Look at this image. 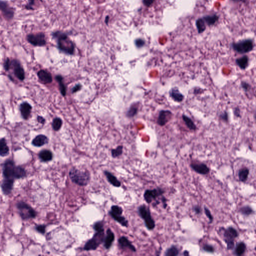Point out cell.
<instances>
[{
  "mask_svg": "<svg viewBox=\"0 0 256 256\" xmlns=\"http://www.w3.org/2000/svg\"><path fill=\"white\" fill-rule=\"evenodd\" d=\"M17 207L20 215L23 220L33 219L36 217V212L26 203L19 202L17 204Z\"/></svg>",
  "mask_w": 256,
  "mask_h": 256,
  "instance_id": "cell-8",
  "label": "cell"
},
{
  "mask_svg": "<svg viewBox=\"0 0 256 256\" xmlns=\"http://www.w3.org/2000/svg\"><path fill=\"white\" fill-rule=\"evenodd\" d=\"M29 43L35 47H43L46 45L45 34L43 32L29 34L26 36Z\"/></svg>",
  "mask_w": 256,
  "mask_h": 256,
  "instance_id": "cell-9",
  "label": "cell"
},
{
  "mask_svg": "<svg viewBox=\"0 0 256 256\" xmlns=\"http://www.w3.org/2000/svg\"><path fill=\"white\" fill-rule=\"evenodd\" d=\"M118 243L119 246L123 249H128L134 252H135L136 251L135 247L132 245L131 242H130L126 237H124V236L121 237L119 239Z\"/></svg>",
  "mask_w": 256,
  "mask_h": 256,
  "instance_id": "cell-15",
  "label": "cell"
},
{
  "mask_svg": "<svg viewBox=\"0 0 256 256\" xmlns=\"http://www.w3.org/2000/svg\"><path fill=\"white\" fill-rule=\"evenodd\" d=\"M11 64L14 68V71L15 76L21 81L25 79V72L20 62L17 60H13L11 61Z\"/></svg>",
  "mask_w": 256,
  "mask_h": 256,
  "instance_id": "cell-14",
  "label": "cell"
},
{
  "mask_svg": "<svg viewBox=\"0 0 256 256\" xmlns=\"http://www.w3.org/2000/svg\"><path fill=\"white\" fill-rule=\"evenodd\" d=\"M123 153V146H119L116 149H113L112 150V157L113 158H117L121 156Z\"/></svg>",
  "mask_w": 256,
  "mask_h": 256,
  "instance_id": "cell-38",
  "label": "cell"
},
{
  "mask_svg": "<svg viewBox=\"0 0 256 256\" xmlns=\"http://www.w3.org/2000/svg\"><path fill=\"white\" fill-rule=\"evenodd\" d=\"M40 1L43 2V0H28V3L25 5V9L28 11L35 10L37 2Z\"/></svg>",
  "mask_w": 256,
  "mask_h": 256,
  "instance_id": "cell-33",
  "label": "cell"
},
{
  "mask_svg": "<svg viewBox=\"0 0 256 256\" xmlns=\"http://www.w3.org/2000/svg\"><path fill=\"white\" fill-rule=\"evenodd\" d=\"M203 19L208 25L211 26V25H214L218 20L219 17H218L216 15H214L207 16L204 17Z\"/></svg>",
  "mask_w": 256,
  "mask_h": 256,
  "instance_id": "cell-31",
  "label": "cell"
},
{
  "mask_svg": "<svg viewBox=\"0 0 256 256\" xmlns=\"http://www.w3.org/2000/svg\"><path fill=\"white\" fill-rule=\"evenodd\" d=\"M239 236V233L236 229L233 227H229L224 229L223 237L224 241L227 244L228 250H232L235 248V239Z\"/></svg>",
  "mask_w": 256,
  "mask_h": 256,
  "instance_id": "cell-6",
  "label": "cell"
},
{
  "mask_svg": "<svg viewBox=\"0 0 256 256\" xmlns=\"http://www.w3.org/2000/svg\"><path fill=\"white\" fill-rule=\"evenodd\" d=\"M39 158L43 162H47L51 161L53 159V154L48 150H43L40 152Z\"/></svg>",
  "mask_w": 256,
  "mask_h": 256,
  "instance_id": "cell-24",
  "label": "cell"
},
{
  "mask_svg": "<svg viewBox=\"0 0 256 256\" xmlns=\"http://www.w3.org/2000/svg\"><path fill=\"white\" fill-rule=\"evenodd\" d=\"M182 119L186 125L188 129L192 131H196L197 130V127L195 124L194 123L192 119L185 115H182Z\"/></svg>",
  "mask_w": 256,
  "mask_h": 256,
  "instance_id": "cell-28",
  "label": "cell"
},
{
  "mask_svg": "<svg viewBox=\"0 0 256 256\" xmlns=\"http://www.w3.org/2000/svg\"><path fill=\"white\" fill-rule=\"evenodd\" d=\"M104 224L103 221H98L94 224L93 228H94V230L96 232L104 230Z\"/></svg>",
  "mask_w": 256,
  "mask_h": 256,
  "instance_id": "cell-39",
  "label": "cell"
},
{
  "mask_svg": "<svg viewBox=\"0 0 256 256\" xmlns=\"http://www.w3.org/2000/svg\"><path fill=\"white\" fill-rule=\"evenodd\" d=\"M135 44L138 48H141L145 45V41L142 39H137L135 41Z\"/></svg>",
  "mask_w": 256,
  "mask_h": 256,
  "instance_id": "cell-46",
  "label": "cell"
},
{
  "mask_svg": "<svg viewBox=\"0 0 256 256\" xmlns=\"http://www.w3.org/2000/svg\"><path fill=\"white\" fill-rule=\"evenodd\" d=\"M236 63L241 69H246L249 66V58L247 56H244L236 60Z\"/></svg>",
  "mask_w": 256,
  "mask_h": 256,
  "instance_id": "cell-22",
  "label": "cell"
},
{
  "mask_svg": "<svg viewBox=\"0 0 256 256\" xmlns=\"http://www.w3.org/2000/svg\"><path fill=\"white\" fill-rule=\"evenodd\" d=\"M239 212L244 216H249L254 213V211L250 206L247 205L243 206L240 209Z\"/></svg>",
  "mask_w": 256,
  "mask_h": 256,
  "instance_id": "cell-32",
  "label": "cell"
},
{
  "mask_svg": "<svg viewBox=\"0 0 256 256\" xmlns=\"http://www.w3.org/2000/svg\"><path fill=\"white\" fill-rule=\"evenodd\" d=\"M46 226L44 225H41L37 226L36 229L38 232L41 233L42 234H44L46 232Z\"/></svg>",
  "mask_w": 256,
  "mask_h": 256,
  "instance_id": "cell-44",
  "label": "cell"
},
{
  "mask_svg": "<svg viewBox=\"0 0 256 256\" xmlns=\"http://www.w3.org/2000/svg\"><path fill=\"white\" fill-rule=\"evenodd\" d=\"M0 12L5 20L12 21L15 14V9L10 5L8 2L0 0Z\"/></svg>",
  "mask_w": 256,
  "mask_h": 256,
  "instance_id": "cell-10",
  "label": "cell"
},
{
  "mask_svg": "<svg viewBox=\"0 0 256 256\" xmlns=\"http://www.w3.org/2000/svg\"><path fill=\"white\" fill-rule=\"evenodd\" d=\"M81 88V85H77V86H76L73 89V93H75V92L78 91L80 90Z\"/></svg>",
  "mask_w": 256,
  "mask_h": 256,
  "instance_id": "cell-51",
  "label": "cell"
},
{
  "mask_svg": "<svg viewBox=\"0 0 256 256\" xmlns=\"http://www.w3.org/2000/svg\"><path fill=\"white\" fill-rule=\"evenodd\" d=\"M52 36L57 39L60 50L68 54H73L75 49L74 45L67 35L60 32H56L53 33Z\"/></svg>",
  "mask_w": 256,
  "mask_h": 256,
  "instance_id": "cell-3",
  "label": "cell"
},
{
  "mask_svg": "<svg viewBox=\"0 0 256 256\" xmlns=\"http://www.w3.org/2000/svg\"><path fill=\"white\" fill-rule=\"evenodd\" d=\"M202 249H203V250L204 251H205V252H207L213 253H214V252H215L214 247H213L212 245L207 244L204 245V246H203Z\"/></svg>",
  "mask_w": 256,
  "mask_h": 256,
  "instance_id": "cell-41",
  "label": "cell"
},
{
  "mask_svg": "<svg viewBox=\"0 0 256 256\" xmlns=\"http://www.w3.org/2000/svg\"><path fill=\"white\" fill-rule=\"evenodd\" d=\"M110 215L114 220L118 222L122 226L127 227L128 226V221L124 217L122 216V215H114V214H110Z\"/></svg>",
  "mask_w": 256,
  "mask_h": 256,
  "instance_id": "cell-29",
  "label": "cell"
},
{
  "mask_svg": "<svg viewBox=\"0 0 256 256\" xmlns=\"http://www.w3.org/2000/svg\"><path fill=\"white\" fill-rule=\"evenodd\" d=\"M38 121L39 122V123H40L44 124L45 122V119L43 118L42 117H41V116H39V117H38L37 119Z\"/></svg>",
  "mask_w": 256,
  "mask_h": 256,
  "instance_id": "cell-52",
  "label": "cell"
},
{
  "mask_svg": "<svg viewBox=\"0 0 256 256\" xmlns=\"http://www.w3.org/2000/svg\"><path fill=\"white\" fill-rule=\"evenodd\" d=\"M179 254V250L175 245H172L167 249L165 252V256H176Z\"/></svg>",
  "mask_w": 256,
  "mask_h": 256,
  "instance_id": "cell-30",
  "label": "cell"
},
{
  "mask_svg": "<svg viewBox=\"0 0 256 256\" xmlns=\"http://www.w3.org/2000/svg\"><path fill=\"white\" fill-rule=\"evenodd\" d=\"M234 113L237 117H240V110L239 108H236L234 111Z\"/></svg>",
  "mask_w": 256,
  "mask_h": 256,
  "instance_id": "cell-50",
  "label": "cell"
},
{
  "mask_svg": "<svg viewBox=\"0 0 256 256\" xmlns=\"http://www.w3.org/2000/svg\"><path fill=\"white\" fill-rule=\"evenodd\" d=\"M48 143V138L43 135L37 136L33 139L32 141V144L36 147H41Z\"/></svg>",
  "mask_w": 256,
  "mask_h": 256,
  "instance_id": "cell-21",
  "label": "cell"
},
{
  "mask_svg": "<svg viewBox=\"0 0 256 256\" xmlns=\"http://www.w3.org/2000/svg\"><path fill=\"white\" fill-rule=\"evenodd\" d=\"M254 47L253 41L252 40H243L232 44V48L235 51L240 54L249 53Z\"/></svg>",
  "mask_w": 256,
  "mask_h": 256,
  "instance_id": "cell-7",
  "label": "cell"
},
{
  "mask_svg": "<svg viewBox=\"0 0 256 256\" xmlns=\"http://www.w3.org/2000/svg\"><path fill=\"white\" fill-rule=\"evenodd\" d=\"M183 255H184V256H188V255H189V251H184V253H183Z\"/></svg>",
  "mask_w": 256,
  "mask_h": 256,
  "instance_id": "cell-54",
  "label": "cell"
},
{
  "mask_svg": "<svg viewBox=\"0 0 256 256\" xmlns=\"http://www.w3.org/2000/svg\"><path fill=\"white\" fill-rule=\"evenodd\" d=\"M123 214V209L120 206L114 205L111 207V211H110L109 214H114L116 215H122Z\"/></svg>",
  "mask_w": 256,
  "mask_h": 256,
  "instance_id": "cell-36",
  "label": "cell"
},
{
  "mask_svg": "<svg viewBox=\"0 0 256 256\" xmlns=\"http://www.w3.org/2000/svg\"><path fill=\"white\" fill-rule=\"evenodd\" d=\"M155 0H143V3L147 7L151 6L154 3Z\"/></svg>",
  "mask_w": 256,
  "mask_h": 256,
  "instance_id": "cell-48",
  "label": "cell"
},
{
  "mask_svg": "<svg viewBox=\"0 0 256 256\" xmlns=\"http://www.w3.org/2000/svg\"><path fill=\"white\" fill-rule=\"evenodd\" d=\"M11 65V61L8 58L7 60L6 61L4 64V68L6 71H8L10 68Z\"/></svg>",
  "mask_w": 256,
  "mask_h": 256,
  "instance_id": "cell-47",
  "label": "cell"
},
{
  "mask_svg": "<svg viewBox=\"0 0 256 256\" xmlns=\"http://www.w3.org/2000/svg\"><path fill=\"white\" fill-rule=\"evenodd\" d=\"M234 254L236 256H242L244 255L246 252V244L244 242H240L237 244V245L234 248Z\"/></svg>",
  "mask_w": 256,
  "mask_h": 256,
  "instance_id": "cell-26",
  "label": "cell"
},
{
  "mask_svg": "<svg viewBox=\"0 0 256 256\" xmlns=\"http://www.w3.org/2000/svg\"><path fill=\"white\" fill-rule=\"evenodd\" d=\"M62 121L61 119L56 118L53 120L52 127H53V129L56 131H59L62 127Z\"/></svg>",
  "mask_w": 256,
  "mask_h": 256,
  "instance_id": "cell-37",
  "label": "cell"
},
{
  "mask_svg": "<svg viewBox=\"0 0 256 256\" xmlns=\"http://www.w3.org/2000/svg\"><path fill=\"white\" fill-rule=\"evenodd\" d=\"M70 178L74 183L80 186H85L90 181V174L86 170L73 168L69 172Z\"/></svg>",
  "mask_w": 256,
  "mask_h": 256,
  "instance_id": "cell-2",
  "label": "cell"
},
{
  "mask_svg": "<svg viewBox=\"0 0 256 256\" xmlns=\"http://www.w3.org/2000/svg\"><path fill=\"white\" fill-rule=\"evenodd\" d=\"M173 114L169 110H161L159 113L157 124L160 126H164L172 118Z\"/></svg>",
  "mask_w": 256,
  "mask_h": 256,
  "instance_id": "cell-12",
  "label": "cell"
},
{
  "mask_svg": "<svg viewBox=\"0 0 256 256\" xmlns=\"http://www.w3.org/2000/svg\"><path fill=\"white\" fill-rule=\"evenodd\" d=\"M14 180L13 179H5L3 181L1 185L2 190L4 194L9 195L11 193L13 190Z\"/></svg>",
  "mask_w": 256,
  "mask_h": 256,
  "instance_id": "cell-18",
  "label": "cell"
},
{
  "mask_svg": "<svg viewBox=\"0 0 256 256\" xmlns=\"http://www.w3.org/2000/svg\"><path fill=\"white\" fill-rule=\"evenodd\" d=\"M204 209L205 215H206V216H207V217L209 220V223L210 224V223H212L213 221V220H214V218H213V215L211 214V211H210V210H209L207 207H206V206H204Z\"/></svg>",
  "mask_w": 256,
  "mask_h": 256,
  "instance_id": "cell-40",
  "label": "cell"
},
{
  "mask_svg": "<svg viewBox=\"0 0 256 256\" xmlns=\"http://www.w3.org/2000/svg\"><path fill=\"white\" fill-rule=\"evenodd\" d=\"M3 175L5 179H21L26 176V172L24 168L16 166L14 161L8 160L4 164Z\"/></svg>",
  "mask_w": 256,
  "mask_h": 256,
  "instance_id": "cell-1",
  "label": "cell"
},
{
  "mask_svg": "<svg viewBox=\"0 0 256 256\" xmlns=\"http://www.w3.org/2000/svg\"><path fill=\"white\" fill-rule=\"evenodd\" d=\"M220 118L221 119L226 122H227L229 120L228 114L226 112H224V113L220 115Z\"/></svg>",
  "mask_w": 256,
  "mask_h": 256,
  "instance_id": "cell-45",
  "label": "cell"
},
{
  "mask_svg": "<svg viewBox=\"0 0 256 256\" xmlns=\"http://www.w3.org/2000/svg\"><path fill=\"white\" fill-rule=\"evenodd\" d=\"M38 76L40 81L44 84H50L53 80L51 74L43 70H40L38 73Z\"/></svg>",
  "mask_w": 256,
  "mask_h": 256,
  "instance_id": "cell-19",
  "label": "cell"
},
{
  "mask_svg": "<svg viewBox=\"0 0 256 256\" xmlns=\"http://www.w3.org/2000/svg\"><path fill=\"white\" fill-rule=\"evenodd\" d=\"M56 79L57 80V81L59 83V84L61 93L62 94V95L65 96L66 95V87L65 86L63 82V78L61 76H57L56 77Z\"/></svg>",
  "mask_w": 256,
  "mask_h": 256,
  "instance_id": "cell-35",
  "label": "cell"
},
{
  "mask_svg": "<svg viewBox=\"0 0 256 256\" xmlns=\"http://www.w3.org/2000/svg\"><path fill=\"white\" fill-rule=\"evenodd\" d=\"M165 193V191L160 188L154 189H148L145 191L144 198L146 202L148 204H150L153 201H156L159 197L162 196Z\"/></svg>",
  "mask_w": 256,
  "mask_h": 256,
  "instance_id": "cell-11",
  "label": "cell"
},
{
  "mask_svg": "<svg viewBox=\"0 0 256 256\" xmlns=\"http://www.w3.org/2000/svg\"><path fill=\"white\" fill-rule=\"evenodd\" d=\"M140 216L144 221L145 224L149 230H153L156 227L155 222L151 215V211L149 207L142 205L138 208Z\"/></svg>",
  "mask_w": 256,
  "mask_h": 256,
  "instance_id": "cell-5",
  "label": "cell"
},
{
  "mask_svg": "<svg viewBox=\"0 0 256 256\" xmlns=\"http://www.w3.org/2000/svg\"><path fill=\"white\" fill-rule=\"evenodd\" d=\"M9 154V148L5 138L0 139V156L5 157Z\"/></svg>",
  "mask_w": 256,
  "mask_h": 256,
  "instance_id": "cell-25",
  "label": "cell"
},
{
  "mask_svg": "<svg viewBox=\"0 0 256 256\" xmlns=\"http://www.w3.org/2000/svg\"><path fill=\"white\" fill-rule=\"evenodd\" d=\"M115 240V235L110 229H107L106 235L104 241V246L106 249H109Z\"/></svg>",
  "mask_w": 256,
  "mask_h": 256,
  "instance_id": "cell-16",
  "label": "cell"
},
{
  "mask_svg": "<svg viewBox=\"0 0 256 256\" xmlns=\"http://www.w3.org/2000/svg\"><path fill=\"white\" fill-rule=\"evenodd\" d=\"M190 166L195 172L200 175H207L210 172V169L205 164L202 163H192L191 164Z\"/></svg>",
  "mask_w": 256,
  "mask_h": 256,
  "instance_id": "cell-13",
  "label": "cell"
},
{
  "mask_svg": "<svg viewBox=\"0 0 256 256\" xmlns=\"http://www.w3.org/2000/svg\"><path fill=\"white\" fill-rule=\"evenodd\" d=\"M162 201L163 204L164 208L166 209V208L167 207V203H166L167 200H166L165 197H163L162 198Z\"/></svg>",
  "mask_w": 256,
  "mask_h": 256,
  "instance_id": "cell-53",
  "label": "cell"
},
{
  "mask_svg": "<svg viewBox=\"0 0 256 256\" xmlns=\"http://www.w3.org/2000/svg\"><path fill=\"white\" fill-rule=\"evenodd\" d=\"M249 173L250 171L247 168H242V169H240L238 172V177L240 181L245 182L248 178Z\"/></svg>",
  "mask_w": 256,
  "mask_h": 256,
  "instance_id": "cell-27",
  "label": "cell"
},
{
  "mask_svg": "<svg viewBox=\"0 0 256 256\" xmlns=\"http://www.w3.org/2000/svg\"><path fill=\"white\" fill-rule=\"evenodd\" d=\"M105 237L104 230L97 231L92 238L86 243L83 249L87 251L96 250L104 242Z\"/></svg>",
  "mask_w": 256,
  "mask_h": 256,
  "instance_id": "cell-4",
  "label": "cell"
},
{
  "mask_svg": "<svg viewBox=\"0 0 256 256\" xmlns=\"http://www.w3.org/2000/svg\"><path fill=\"white\" fill-rule=\"evenodd\" d=\"M109 20V17H106V23L108 24V22Z\"/></svg>",
  "mask_w": 256,
  "mask_h": 256,
  "instance_id": "cell-55",
  "label": "cell"
},
{
  "mask_svg": "<svg viewBox=\"0 0 256 256\" xmlns=\"http://www.w3.org/2000/svg\"><path fill=\"white\" fill-rule=\"evenodd\" d=\"M138 111V108L136 106H132L130 110L128 113V116L129 117H133L137 113Z\"/></svg>",
  "mask_w": 256,
  "mask_h": 256,
  "instance_id": "cell-43",
  "label": "cell"
},
{
  "mask_svg": "<svg viewBox=\"0 0 256 256\" xmlns=\"http://www.w3.org/2000/svg\"><path fill=\"white\" fill-rule=\"evenodd\" d=\"M169 95L171 98L177 103H181L184 100V96L181 93L178 88H172L169 92Z\"/></svg>",
  "mask_w": 256,
  "mask_h": 256,
  "instance_id": "cell-17",
  "label": "cell"
},
{
  "mask_svg": "<svg viewBox=\"0 0 256 256\" xmlns=\"http://www.w3.org/2000/svg\"><path fill=\"white\" fill-rule=\"evenodd\" d=\"M193 210L196 214H200L201 213V212H202L201 207L199 206H194L193 208Z\"/></svg>",
  "mask_w": 256,
  "mask_h": 256,
  "instance_id": "cell-49",
  "label": "cell"
},
{
  "mask_svg": "<svg viewBox=\"0 0 256 256\" xmlns=\"http://www.w3.org/2000/svg\"><path fill=\"white\" fill-rule=\"evenodd\" d=\"M196 26L199 33H202L206 30V24L203 18L197 20L196 21Z\"/></svg>",
  "mask_w": 256,
  "mask_h": 256,
  "instance_id": "cell-34",
  "label": "cell"
},
{
  "mask_svg": "<svg viewBox=\"0 0 256 256\" xmlns=\"http://www.w3.org/2000/svg\"><path fill=\"white\" fill-rule=\"evenodd\" d=\"M241 86L242 89L246 92H248L251 88V85L246 81H242L241 83Z\"/></svg>",
  "mask_w": 256,
  "mask_h": 256,
  "instance_id": "cell-42",
  "label": "cell"
},
{
  "mask_svg": "<svg viewBox=\"0 0 256 256\" xmlns=\"http://www.w3.org/2000/svg\"><path fill=\"white\" fill-rule=\"evenodd\" d=\"M32 106L29 103L24 102L20 105V112L22 117L25 120H27L31 114Z\"/></svg>",
  "mask_w": 256,
  "mask_h": 256,
  "instance_id": "cell-20",
  "label": "cell"
},
{
  "mask_svg": "<svg viewBox=\"0 0 256 256\" xmlns=\"http://www.w3.org/2000/svg\"><path fill=\"white\" fill-rule=\"evenodd\" d=\"M104 174L109 182L111 183L112 185L116 187H120L121 186V182L111 173L105 171L104 172Z\"/></svg>",
  "mask_w": 256,
  "mask_h": 256,
  "instance_id": "cell-23",
  "label": "cell"
}]
</instances>
